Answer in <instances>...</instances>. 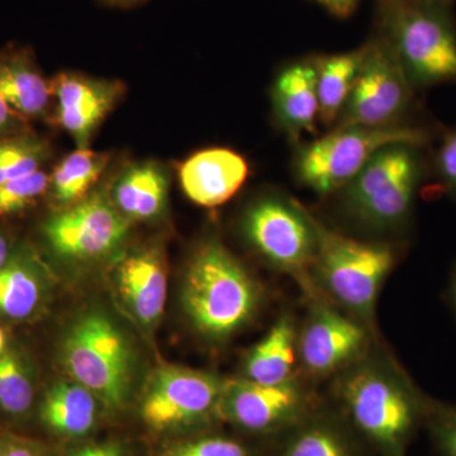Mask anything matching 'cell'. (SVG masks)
<instances>
[{
	"label": "cell",
	"mask_w": 456,
	"mask_h": 456,
	"mask_svg": "<svg viewBox=\"0 0 456 456\" xmlns=\"http://www.w3.org/2000/svg\"><path fill=\"white\" fill-rule=\"evenodd\" d=\"M344 421L378 456H406L432 401L393 369L367 365L340 388Z\"/></svg>",
	"instance_id": "obj_1"
},
{
	"label": "cell",
	"mask_w": 456,
	"mask_h": 456,
	"mask_svg": "<svg viewBox=\"0 0 456 456\" xmlns=\"http://www.w3.org/2000/svg\"><path fill=\"white\" fill-rule=\"evenodd\" d=\"M375 36L392 51L416 90L456 83L452 8L375 0Z\"/></svg>",
	"instance_id": "obj_2"
},
{
	"label": "cell",
	"mask_w": 456,
	"mask_h": 456,
	"mask_svg": "<svg viewBox=\"0 0 456 456\" xmlns=\"http://www.w3.org/2000/svg\"><path fill=\"white\" fill-rule=\"evenodd\" d=\"M428 147L393 143L383 147L341 189L347 217L371 232H397L410 224L416 196L430 175Z\"/></svg>",
	"instance_id": "obj_3"
},
{
	"label": "cell",
	"mask_w": 456,
	"mask_h": 456,
	"mask_svg": "<svg viewBox=\"0 0 456 456\" xmlns=\"http://www.w3.org/2000/svg\"><path fill=\"white\" fill-rule=\"evenodd\" d=\"M183 305L200 334L224 340L242 329L259 305L251 275L217 240L198 248L183 285Z\"/></svg>",
	"instance_id": "obj_4"
},
{
	"label": "cell",
	"mask_w": 456,
	"mask_h": 456,
	"mask_svg": "<svg viewBox=\"0 0 456 456\" xmlns=\"http://www.w3.org/2000/svg\"><path fill=\"white\" fill-rule=\"evenodd\" d=\"M434 140L431 128L416 123L391 127H336L297 149L293 173L303 187L326 197L346 187L383 147L393 143L428 147Z\"/></svg>",
	"instance_id": "obj_5"
},
{
	"label": "cell",
	"mask_w": 456,
	"mask_h": 456,
	"mask_svg": "<svg viewBox=\"0 0 456 456\" xmlns=\"http://www.w3.org/2000/svg\"><path fill=\"white\" fill-rule=\"evenodd\" d=\"M314 268L329 292L362 321L373 318L383 281L397 260L391 245L359 241L330 230L316 220Z\"/></svg>",
	"instance_id": "obj_6"
},
{
	"label": "cell",
	"mask_w": 456,
	"mask_h": 456,
	"mask_svg": "<svg viewBox=\"0 0 456 456\" xmlns=\"http://www.w3.org/2000/svg\"><path fill=\"white\" fill-rule=\"evenodd\" d=\"M62 364L75 382L110 410L125 406L132 379L130 345L110 318L88 314L74 323L61 346Z\"/></svg>",
	"instance_id": "obj_7"
},
{
	"label": "cell",
	"mask_w": 456,
	"mask_h": 456,
	"mask_svg": "<svg viewBox=\"0 0 456 456\" xmlns=\"http://www.w3.org/2000/svg\"><path fill=\"white\" fill-rule=\"evenodd\" d=\"M355 84L335 127H391L406 121L415 107L416 88L391 50L377 36L364 44Z\"/></svg>",
	"instance_id": "obj_8"
},
{
	"label": "cell",
	"mask_w": 456,
	"mask_h": 456,
	"mask_svg": "<svg viewBox=\"0 0 456 456\" xmlns=\"http://www.w3.org/2000/svg\"><path fill=\"white\" fill-rule=\"evenodd\" d=\"M248 242L275 268L303 274L317 253L316 218L301 204L279 194L255 200L242 221Z\"/></svg>",
	"instance_id": "obj_9"
},
{
	"label": "cell",
	"mask_w": 456,
	"mask_h": 456,
	"mask_svg": "<svg viewBox=\"0 0 456 456\" xmlns=\"http://www.w3.org/2000/svg\"><path fill=\"white\" fill-rule=\"evenodd\" d=\"M224 384L211 374L164 368L150 380L141 416L151 430L196 428L221 417Z\"/></svg>",
	"instance_id": "obj_10"
},
{
	"label": "cell",
	"mask_w": 456,
	"mask_h": 456,
	"mask_svg": "<svg viewBox=\"0 0 456 456\" xmlns=\"http://www.w3.org/2000/svg\"><path fill=\"white\" fill-rule=\"evenodd\" d=\"M128 231V218L103 194H93L60 209L42 226L51 250L71 260L106 256L125 241Z\"/></svg>",
	"instance_id": "obj_11"
},
{
	"label": "cell",
	"mask_w": 456,
	"mask_h": 456,
	"mask_svg": "<svg viewBox=\"0 0 456 456\" xmlns=\"http://www.w3.org/2000/svg\"><path fill=\"white\" fill-rule=\"evenodd\" d=\"M316 415L310 398L294 380L260 384L244 379L224 384L221 416L255 435H285Z\"/></svg>",
	"instance_id": "obj_12"
},
{
	"label": "cell",
	"mask_w": 456,
	"mask_h": 456,
	"mask_svg": "<svg viewBox=\"0 0 456 456\" xmlns=\"http://www.w3.org/2000/svg\"><path fill=\"white\" fill-rule=\"evenodd\" d=\"M56 102L53 121L73 137L79 149L88 147L101 123L117 106L125 86L117 80L61 73L51 80Z\"/></svg>",
	"instance_id": "obj_13"
},
{
	"label": "cell",
	"mask_w": 456,
	"mask_h": 456,
	"mask_svg": "<svg viewBox=\"0 0 456 456\" xmlns=\"http://www.w3.org/2000/svg\"><path fill=\"white\" fill-rule=\"evenodd\" d=\"M365 344L364 327L317 303L298 336V356L310 373L326 375L358 358Z\"/></svg>",
	"instance_id": "obj_14"
},
{
	"label": "cell",
	"mask_w": 456,
	"mask_h": 456,
	"mask_svg": "<svg viewBox=\"0 0 456 456\" xmlns=\"http://www.w3.org/2000/svg\"><path fill=\"white\" fill-rule=\"evenodd\" d=\"M244 156L226 147L200 150L180 167L183 191L191 202L215 208L235 197L248 178Z\"/></svg>",
	"instance_id": "obj_15"
},
{
	"label": "cell",
	"mask_w": 456,
	"mask_h": 456,
	"mask_svg": "<svg viewBox=\"0 0 456 456\" xmlns=\"http://www.w3.org/2000/svg\"><path fill=\"white\" fill-rule=\"evenodd\" d=\"M275 122L292 142L302 134L317 131L318 95L314 55L294 60L283 66L272 86Z\"/></svg>",
	"instance_id": "obj_16"
},
{
	"label": "cell",
	"mask_w": 456,
	"mask_h": 456,
	"mask_svg": "<svg viewBox=\"0 0 456 456\" xmlns=\"http://www.w3.org/2000/svg\"><path fill=\"white\" fill-rule=\"evenodd\" d=\"M0 97L27 123L49 113L53 101L51 80L42 75L27 47L0 51Z\"/></svg>",
	"instance_id": "obj_17"
},
{
	"label": "cell",
	"mask_w": 456,
	"mask_h": 456,
	"mask_svg": "<svg viewBox=\"0 0 456 456\" xmlns=\"http://www.w3.org/2000/svg\"><path fill=\"white\" fill-rule=\"evenodd\" d=\"M117 278L123 298L141 322H156L163 314L167 296L161 255L155 250L132 254L122 261Z\"/></svg>",
	"instance_id": "obj_18"
},
{
	"label": "cell",
	"mask_w": 456,
	"mask_h": 456,
	"mask_svg": "<svg viewBox=\"0 0 456 456\" xmlns=\"http://www.w3.org/2000/svg\"><path fill=\"white\" fill-rule=\"evenodd\" d=\"M298 356V334L292 318L281 316L248 354L245 362L246 379L251 382L281 384L293 380Z\"/></svg>",
	"instance_id": "obj_19"
},
{
	"label": "cell",
	"mask_w": 456,
	"mask_h": 456,
	"mask_svg": "<svg viewBox=\"0 0 456 456\" xmlns=\"http://www.w3.org/2000/svg\"><path fill=\"white\" fill-rule=\"evenodd\" d=\"M41 419L60 436H84L97 421V398L75 380L57 383L45 395Z\"/></svg>",
	"instance_id": "obj_20"
},
{
	"label": "cell",
	"mask_w": 456,
	"mask_h": 456,
	"mask_svg": "<svg viewBox=\"0 0 456 456\" xmlns=\"http://www.w3.org/2000/svg\"><path fill=\"white\" fill-rule=\"evenodd\" d=\"M167 196V174L151 161L123 171L113 189L114 206L125 217L134 220H150L160 215Z\"/></svg>",
	"instance_id": "obj_21"
},
{
	"label": "cell",
	"mask_w": 456,
	"mask_h": 456,
	"mask_svg": "<svg viewBox=\"0 0 456 456\" xmlns=\"http://www.w3.org/2000/svg\"><path fill=\"white\" fill-rule=\"evenodd\" d=\"M359 441L346 422L316 413L285 435L277 456H362Z\"/></svg>",
	"instance_id": "obj_22"
},
{
	"label": "cell",
	"mask_w": 456,
	"mask_h": 456,
	"mask_svg": "<svg viewBox=\"0 0 456 456\" xmlns=\"http://www.w3.org/2000/svg\"><path fill=\"white\" fill-rule=\"evenodd\" d=\"M365 46L334 55H314L317 70L318 121L335 127L364 59Z\"/></svg>",
	"instance_id": "obj_23"
},
{
	"label": "cell",
	"mask_w": 456,
	"mask_h": 456,
	"mask_svg": "<svg viewBox=\"0 0 456 456\" xmlns=\"http://www.w3.org/2000/svg\"><path fill=\"white\" fill-rule=\"evenodd\" d=\"M110 159V155L88 147H77L66 155L50 175L49 191L57 206L62 209L84 200L107 169Z\"/></svg>",
	"instance_id": "obj_24"
},
{
	"label": "cell",
	"mask_w": 456,
	"mask_h": 456,
	"mask_svg": "<svg viewBox=\"0 0 456 456\" xmlns=\"http://www.w3.org/2000/svg\"><path fill=\"white\" fill-rule=\"evenodd\" d=\"M42 294L40 275L31 261L12 255L0 269V314L9 320H27L40 307Z\"/></svg>",
	"instance_id": "obj_25"
},
{
	"label": "cell",
	"mask_w": 456,
	"mask_h": 456,
	"mask_svg": "<svg viewBox=\"0 0 456 456\" xmlns=\"http://www.w3.org/2000/svg\"><path fill=\"white\" fill-rule=\"evenodd\" d=\"M35 401V384L25 360L14 350L0 356V412L20 419L29 412Z\"/></svg>",
	"instance_id": "obj_26"
},
{
	"label": "cell",
	"mask_w": 456,
	"mask_h": 456,
	"mask_svg": "<svg viewBox=\"0 0 456 456\" xmlns=\"http://www.w3.org/2000/svg\"><path fill=\"white\" fill-rule=\"evenodd\" d=\"M47 158L46 141L28 128L0 140V183L42 170Z\"/></svg>",
	"instance_id": "obj_27"
},
{
	"label": "cell",
	"mask_w": 456,
	"mask_h": 456,
	"mask_svg": "<svg viewBox=\"0 0 456 456\" xmlns=\"http://www.w3.org/2000/svg\"><path fill=\"white\" fill-rule=\"evenodd\" d=\"M50 175L44 169L0 183V217L18 215L38 202L49 191Z\"/></svg>",
	"instance_id": "obj_28"
},
{
	"label": "cell",
	"mask_w": 456,
	"mask_h": 456,
	"mask_svg": "<svg viewBox=\"0 0 456 456\" xmlns=\"http://www.w3.org/2000/svg\"><path fill=\"white\" fill-rule=\"evenodd\" d=\"M430 175L441 191L456 200V127L439 132L430 155Z\"/></svg>",
	"instance_id": "obj_29"
},
{
	"label": "cell",
	"mask_w": 456,
	"mask_h": 456,
	"mask_svg": "<svg viewBox=\"0 0 456 456\" xmlns=\"http://www.w3.org/2000/svg\"><path fill=\"white\" fill-rule=\"evenodd\" d=\"M425 428L439 456H456V406L432 401Z\"/></svg>",
	"instance_id": "obj_30"
},
{
	"label": "cell",
	"mask_w": 456,
	"mask_h": 456,
	"mask_svg": "<svg viewBox=\"0 0 456 456\" xmlns=\"http://www.w3.org/2000/svg\"><path fill=\"white\" fill-rule=\"evenodd\" d=\"M163 456H253V452L241 441L213 435L174 444Z\"/></svg>",
	"instance_id": "obj_31"
},
{
	"label": "cell",
	"mask_w": 456,
	"mask_h": 456,
	"mask_svg": "<svg viewBox=\"0 0 456 456\" xmlns=\"http://www.w3.org/2000/svg\"><path fill=\"white\" fill-rule=\"evenodd\" d=\"M0 456H45V452L35 441L7 436L0 440Z\"/></svg>",
	"instance_id": "obj_32"
},
{
	"label": "cell",
	"mask_w": 456,
	"mask_h": 456,
	"mask_svg": "<svg viewBox=\"0 0 456 456\" xmlns=\"http://www.w3.org/2000/svg\"><path fill=\"white\" fill-rule=\"evenodd\" d=\"M27 122L23 121L18 114L13 112L7 102L0 97V140L26 130Z\"/></svg>",
	"instance_id": "obj_33"
},
{
	"label": "cell",
	"mask_w": 456,
	"mask_h": 456,
	"mask_svg": "<svg viewBox=\"0 0 456 456\" xmlns=\"http://www.w3.org/2000/svg\"><path fill=\"white\" fill-rule=\"evenodd\" d=\"M332 16L338 18H349L358 8L359 0H316Z\"/></svg>",
	"instance_id": "obj_34"
},
{
	"label": "cell",
	"mask_w": 456,
	"mask_h": 456,
	"mask_svg": "<svg viewBox=\"0 0 456 456\" xmlns=\"http://www.w3.org/2000/svg\"><path fill=\"white\" fill-rule=\"evenodd\" d=\"M71 456H123V449L117 443L95 444L74 452Z\"/></svg>",
	"instance_id": "obj_35"
},
{
	"label": "cell",
	"mask_w": 456,
	"mask_h": 456,
	"mask_svg": "<svg viewBox=\"0 0 456 456\" xmlns=\"http://www.w3.org/2000/svg\"><path fill=\"white\" fill-rule=\"evenodd\" d=\"M12 257L11 241L3 231H0V269L7 265Z\"/></svg>",
	"instance_id": "obj_36"
},
{
	"label": "cell",
	"mask_w": 456,
	"mask_h": 456,
	"mask_svg": "<svg viewBox=\"0 0 456 456\" xmlns=\"http://www.w3.org/2000/svg\"><path fill=\"white\" fill-rule=\"evenodd\" d=\"M411 2L422 3V4L437 5V7H454L456 0H411Z\"/></svg>",
	"instance_id": "obj_37"
},
{
	"label": "cell",
	"mask_w": 456,
	"mask_h": 456,
	"mask_svg": "<svg viewBox=\"0 0 456 456\" xmlns=\"http://www.w3.org/2000/svg\"><path fill=\"white\" fill-rule=\"evenodd\" d=\"M450 302H452V308H454L456 314V268L452 273V283H450Z\"/></svg>",
	"instance_id": "obj_38"
},
{
	"label": "cell",
	"mask_w": 456,
	"mask_h": 456,
	"mask_svg": "<svg viewBox=\"0 0 456 456\" xmlns=\"http://www.w3.org/2000/svg\"><path fill=\"white\" fill-rule=\"evenodd\" d=\"M5 350H7V336H5L4 330L0 327V356L4 354Z\"/></svg>",
	"instance_id": "obj_39"
},
{
	"label": "cell",
	"mask_w": 456,
	"mask_h": 456,
	"mask_svg": "<svg viewBox=\"0 0 456 456\" xmlns=\"http://www.w3.org/2000/svg\"><path fill=\"white\" fill-rule=\"evenodd\" d=\"M106 2L116 5H131L134 4V3L141 2V0H106Z\"/></svg>",
	"instance_id": "obj_40"
}]
</instances>
